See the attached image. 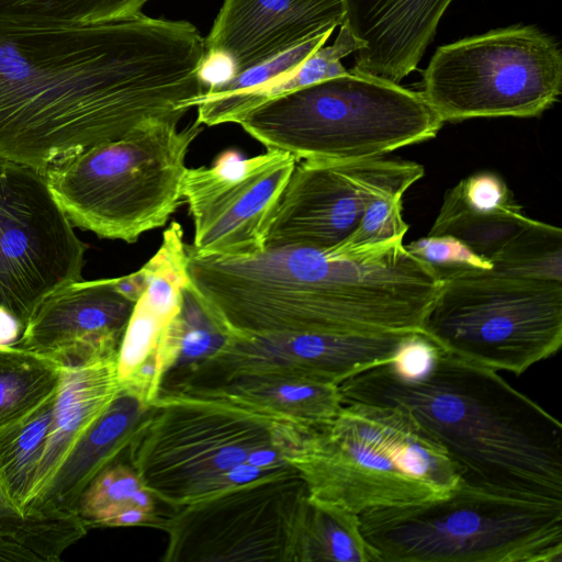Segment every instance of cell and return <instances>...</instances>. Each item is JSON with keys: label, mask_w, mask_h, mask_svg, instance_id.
<instances>
[{"label": "cell", "mask_w": 562, "mask_h": 562, "mask_svg": "<svg viewBox=\"0 0 562 562\" xmlns=\"http://www.w3.org/2000/svg\"><path fill=\"white\" fill-rule=\"evenodd\" d=\"M89 528L75 510L36 509L0 521V562H58Z\"/></svg>", "instance_id": "obj_27"}, {"label": "cell", "mask_w": 562, "mask_h": 562, "mask_svg": "<svg viewBox=\"0 0 562 562\" xmlns=\"http://www.w3.org/2000/svg\"><path fill=\"white\" fill-rule=\"evenodd\" d=\"M344 0H224L205 50L225 55L237 75L340 26Z\"/></svg>", "instance_id": "obj_17"}, {"label": "cell", "mask_w": 562, "mask_h": 562, "mask_svg": "<svg viewBox=\"0 0 562 562\" xmlns=\"http://www.w3.org/2000/svg\"><path fill=\"white\" fill-rule=\"evenodd\" d=\"M422 335L441 350L514 374L562 345V282L494 269L439 272Z\"/></svg>", "instance_id": "obj_9"}, {"label": "cell", "mask_w": 562, "mask_h": 562, "mask_svg": "<svg viewBox=\"0 0 562 562\" xmlns=\"http://www.w3.org/2000/svg\"><path fill=\"white\" fill-rule=\"evenodd\" d=\"M56 391L21 419L0 429V493L20 515L30 494L50 426Z\"/></svg>", "instance_id": "obj_26"}, {"label": "cell", "mask_w": 562, "mask_h": 562, "mask_svg": "<svg viewBox=\"0 0 562 562\" xmlns=\"http://www.w3.org/2000/svg\"><path fill=\"white\" fill-rule=\"evenodd\" d=\"M134 304L114 279L69 283L36 306L13 347L61 364L115 356Z\"/></svg>", "instance_id": "obj_16"}, {"label": "cell", "mask_w": 562, "mask_h": 562, "mask_svg": "<svg viewBox=\"0 0 562 562\" xmlns=\"http://www.w3.org/2000/svg\"><path fill=\"white\" fill-rule=\"evenodd\" d=\"M406 247L415 257L430 265L438 272L492 269L490 261L476 255L453 236L428 235L409 243Z\"/></svg>", "instance_id": "obj_35"}, {"label": "cell", "mask_w": 562, "mask_h": 562, "mask_svg": "<svg viewBox=\"0 0 562 562\" xmlns=\"http://www.w3.org/2000/svg\"><path fill=\"white\" fill-rule=\"evenodd\" d=\"M63 364L15 347L0 348V429L57 390Z\"/></svg>", "instance_id": "obj_28"}, {"label": "cell", "mask_w": 562, "mask_h": 562, "mask_svg": "<svg viewBox=\"0 0 562 562\" xmlns=\"http://www.w3.org/2000/svg\"><path fill=\"white\" fill-rule=\"evenodd\" d=\"M310 504L294 467L178 507L155 527L168 535L166 562L300 561Z\"/></svg>", "instance_id": "obj_11"}, {"label": "cell", "mask_w": 562, "mask_h": 562, "mask_svg": "<svg viewBox=\"0 0 562 562\" xmlns=\"http://www.w3.org/2000/svg\"><path fill=\"white\" fill-rule=\"evenodd\" d=\"M41 170L0 157V306L22 329L54 291L82 280L88 246Z\"/></svg>", "instance_id": "obj_12"}, {"label": "cell", "mask_w": 562, "mask_h": 562, "mask_svg": "<svg viewBox=\"0 0 562 562\" xmlns=\"http://www.w3.org/2000/svg\"><path fill=\"white\" fill-rule=\"evenodd\" d=\"M300 160L284 151L245 158L234 149L212 167L188 168L181 193L193 221L198 256H239L261 251L281 194Z\"/></svg>", "instance_id": "obj_14"}, {"label": "cell", "mask_w": 562, "mask_h": 562, "mask_svg": "<svg viewBox=\"0 0 562 562\" xmlns=\"http://www.w3.org/2000/svg\"><path fill=\"white\" fill-rule=\"evenodd\" d=\"M438 350L426 336L413 334L406 337L390 364L398 375L414 379L430 368Z\"/></svg>", "instance_id": "obj_36"}, {"label": "cell", "mask_w": 562, "mask_h": 562, "mask_svg": "<svg viewBox=\"0 0 562 562\" xmlns=\"http://www.w3.org/2000/svg\"><path fill=\"white\" fill-rule=\"evenodd\" d=\"M149 119L123 137L47 167L44 178L74 227L135 243L183 203L186 157L202 124Z\"/></svg>", "instance_id": "obj_7"}, {"label": "cell", "mask_w": 562, "mask_h": 562, "mask_svg": "<svg viewBox=\"0 0 562 562\" xmlns=\"http://www.w3.org/2000/svg\"><path fill=\"white\" fill-rule=\"evenodd\" d=\"M234 74V66L229 58L218 53L205 52L199 76L206 90L229 80Z\"/></svg>", "instance_id": "obj_37"}, {"label": "cell", "mask_w": 562, "mask_h": 562, "mask_svg": "<svg viewBox=\"0 0 562 562\" xmlns=\"http://www.w3.org/2000/svg\"><path fill=\"white\" fill-rule=\"evenodd\" d=\"M413 334L234 336L188 375L176 392L207 390L248 375H277L339 385L392 362ZM173 392V393H176Z\"/></svg>", "instance_id": "obj_15"}, {"label": "cell", "mask_w": 562, "mask_h": 562, "mask_svg": "<svg viewBox=\"0 0 562 562\" xmlns=\"http://www.w3.org/2000/svg\"><path fill=\"white\" fill-rule=\"evenodd\" d=\"M23 516L13 510L7 499L0 493V521H7ZM25 516V515H24Z\"/></svg>", "instance_id": "obj_39"}, {"label": "cell", "mask_w": 562, "mask_h": 562, "mask_svg": "<svg viewBox=\"0 0 562 562\" xmlns=\"http://www.w3.org/2000/svg\"><path fill=\"white\" fill-rule=\"evenodd\" d=\"M182 393L225 398L306 428L329 422L344 406L338 385L277 375L240 376Z\"/></svg>", "instance_id": "obj_23"}, {"label": "cell", "mask_w": 562, "mask_h": 562, "mask_svg": "<svg viewBox=\"0 0 562 562\" xmlns=\"http://www.w3.org/2000/svg\"><path fill=\"white\" fill-rule=\"evenodd\" d=\"M491 263L496 271L562 282V231L531 220L491 259Z\"/></svg>", "instance_id": "obj_30"}, {"label": "cell", "mask_w": 562, "mask_h": 562, "mask_svg": "<svg viewBox=\"0 0 562 562\" xmlns=\"http://www.w3.org/2000/svg\"><path fill=\"white\" fill-rule=\"evenodd\" d=\"M344 404L400 406L446 451L460 482L526 501L562 503V425L493 369L439 348L408 379L390 362L338 385Z\"/></svg>", "instance_id": "obj_3"}, {"label": "cell", "mask_w": 562, "mask_h": 562, "mask_svg": "<svg viewBox=\"0 0 562 562\" xmlns=\"http://www.w3.org/2000/svg\"><path fill=\"white\" fill-rule=\"evenodd\" d=\"M379 562L357 514L310 499L302 536V562Z\"/></svg>", "instance_id": "obj_29"}, {"label": "cell", "mask_w": 562, "mask_h": 562, "mask_svg": "<svg viewBox=\"0 0 562 562\" xmlns=\"http://www.w3.org/2000/svg\"><path fill=\"white\" fill-rule=\"evenodd\" d=\"M424 167L384 157L347 161L300 160L277 204L265 248H333L355 232L378 196L401 194L424 176Z\"/></svg>", "instance_id": "obj_13"}, {"label": "cell", "mask_w": 562, "mask_h": 562, "mask_svg": "<svg viewBox=\"0 0 562 562\" xmlns=\"http://www.w3.org/2000/svg\"><path fill=\"white\" fill-rule=\"evenodd\" d=\"M453 0H344V24L363 44L352 70L400 83L416 69Z\"/></svg>", "instance_id": "obj_18"}, {"label": "cell", "mask_w": 562, "mask_h": 562, "mask_svg": "<svg viewBox=\"0 0 562 562\" xmlns=\"http://www.w3.org/2000/svg\"><path fill=\"white\" fill-rule=\"evenodd\" d=\"M331 33L333 32H327L318 35L270 60L234 75L229 80L209 88L202 95L222 97L257 89L272 81L274 78L295 69L315 49L323 46Z\"/></svg>", "instance_id": "obj_33"}, {"label": "cell", "mask_w": 562, "mask_h": 562, "mask_svg": "<svg viewBox=\"0 0 562 562\" xmlns=\"http://www.w3.org/2000/svg\"><path fill=\"white\" fill-rule=\"evenodd\" d=\"M379 562H561L562 503L460 482L449 495L358 515Z\"/></svg>", "instance_id": "obj_8"}, {"label": "cell", "mask_w": 562, "mask_h": 562, "mask_svg": "<svg viewBox=\"0 0 562 562\" xmlns=\"http://www.w3.org/2000/svg\"><path fill=\"white\" fill-rule=\"evenodd\" d=\"M148 0H0V20L42 24H94L142 13Z\"/></svg>", "instance_id": "obj_31"}, {"label": "cell", "mask_w": 562, "mask_h": 562, "mask_svg": "<svg viewBox=\"0 0 562 562\" xmlns=\"http://www.w3.org/2000/svg\"><path fill=\"white\" fill-rule=\"evenodd\" d=\"M401 194L378 196L366 207L355 232L341 245L358 247L404 238L408 225L402 215Z\"/></svg>", "instance_id": "obj_34"}, {"label": "cell", "mask_w": 562, "mask_h": 562, "mask_svg": "<svg viewBox=\"0 0 562 562\" xmlns=\"http://www.w3.org/2000/svg\"><path fill=\"white\" fill-rule=\"evenodd\" d=\"M403 240L239 256L187 248V273L234 336L413 334L431 304L436 277Z\"/></svg>", "instance_id": "obj_2"}, {"label": "cell", "mask_w": 562, "mask_h": 562, "mask_svg": "<svg viewBox=\"0 0 562 562\" xmlns=\"http://www.w3.org/2000/svg\"><path fill=\"white\" fill-rule=\"evenodd\" d=\"M187 261L183 228L173 221L164 232L156 254L139 269L146 286L134 304L117 351L120 384L154 350L177 315L182 289L189 281Z\"/></svg>", "instance_id": "obj_20"}, {"label": "cell", "mask_w": 562, "mask_h": 562, "mask_svg": "<svg viewBox=\"0 0 562 562\" xmlns=\"http://www.w3.org/2000/svg\"><path fill=\"white\" fill-rule=\"evenodd\" d=\"M117 355L63 364L50 426L30 494L27 513L48 490L77 442L121 390Z\"/></svg>", "instance_id": "obj_19"}, {"label": "cell", "mask_w": 562, "mask_h": 562, "mask_svg": "<svg viewBox=\"0 0 562 562\" xmlns=\"http://www.w3.org/2000/svg\"><path fill=\"white\" fill-rule=\"evenodd\" d=\"M562 87V55L533 25H512L436 49L420 93L442 122L531 117L553 105Z\"/></svg>", "instance_id": "obj_10"}, {"label": "cell", "mask_w": 562, "mask_h": 562, "mask_svg": "<svg viewBox=\"0 0 562 562\" xmlns=\"http://www.w3.org/2000/svg\"><path fill=\"white\" fill-rule=\"evenodd\" d=\"M130 505L155 513L154 495L131 465L114 462L99 473L79 498L77 513L90 527H111Z\"/></svg>", "instance_id": "obj_32"}, {"label": "cell", "mask_w": 562, "mask_h": 562, "mask_svg": "<svg viewBox=\"0 0 562 562\" xmlns=\"http://www.w3.org/2000/svg\"><path fill=\"white\" fill-rule=\"evenodd\" d=\"M22 333V325L8 310L0 306V348L13 347Z\"/></svg>", "instance_id": "obj_38"}, {"label": "cell", "mask_w": 562, "mask_h": 562, "mask_svg": "<svg viewBox=\"0 0 562 562\" xmlns=\"http://www.w3.org/2000/svg\"><path fill=\"white\" fill-rule=\"evenodd\" d=\"M188 21L0 20V157L42 172L149 119L180 122L205 91Z\"/></svg>", "instance_id": "obj_1"}, {"label": "cell", "mask_w": 562, "mask_h": 562, "mask_svg": "<svg viewBox=\"0 0 562 562\" xmlns=\"http://www.w3.org/2000/svg\"><path fill=\"white\" fill-rule=\"evenodd\" d=\"M362 47L363 44L342 23L334 44L318 47L292 71L247 92L222 97L201 95L196 101V120L206 126L237 124L247 112L266 101L347 74L340 60Z\"/></svg>", "instance_id": "obj_24"}, {"label": "cell", "mask_w": 562, "mask_h": 562, "mask_svg": "<svg viewBox=\"0 0 562 562\" xmlns=\"http://www.w3.org/2000/svg\"><path fill=\"white\" fill-rule=\"evenodd\" d=\"M237 124L299 160L347 161L430 139L443 122L420 91L350 69L266 101Z\"/></svg>", "instance_id": "obj_6"}, {"label": "cell", "mask_w": 562, "mask_h": 562, "mask_svg": "<svg viewBox=\"0 0 562 562\" xmlns=\"http://www.w3.org/2000/svg\"><path fill=\"white\" fill-rule=\"evenodd\" d=\"M148 407L138 395L121 386L105 412L74 447L33 510L77 512L88 485L127 449Z\"/></svg>", "instance_id": "obj_22"}, {"label": "cell", "mask_w": 562, "mask_h": 562, "mask_svg": "<svg viewBox=\"0 0 562 562\" xmlns=\"http://www.w3.org/2000/svg\"><path fill=\"white\" fill-rule=\"evenodd\" d=\"M231 336L188 281L180 308L161 337L165 369L159 395L176 392L192 370L218 351Z\"/></svg>", "instance_id": "obj_25"}, {"label": "cell", "mask_w": 562, "mask_h": 562, "mask_svg": "<svg viewBox=\"0 0 562 562\" xmlns=\"http://www.w3.org/2000/svg\"><path fill=\"white\" fill-rule=\"evenodd\" d=\"M291 464L310 499L357 515L432 501L460 484L442 447L400 406L344 404L311 431Z\"/></svg>", "instance_id": "obj_5"}, {"label": "cell", "mask_w": 562, "mask_h": 562, "mask_svg": "<svg viewBox=\"0 0 562 562\" xmlns=\"http://www.w3.org/2000/svg\"><path fill=\"white\" fill-rule=\"evenodd\" d=\"M313 429L221 397L167 393L149 405L126 451L154 497L178 508L231 488L227 475L240 464L289 465Z\"/></svg>", "instance_id": "obj_4"}, {"label": "cell", "mask_w": 562, "mask_h": 562, "mask_svg": "<svg viewBox=\"0 0 562 562\" xmlns=\"http://www.w3.org/2000/svg\"><path fill=\"white\" fill-rule=\"evenodd\" d=\"M531 220L502 177L480 171L462 179L446 194L428 235L453 236L491 262Z\"/></svg>", "instance_id": "obj_21"}]
</instances>
